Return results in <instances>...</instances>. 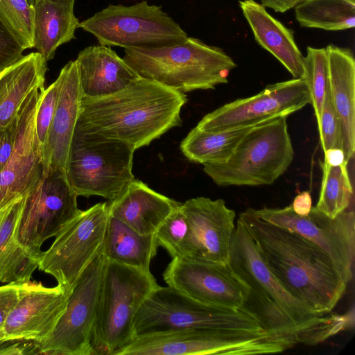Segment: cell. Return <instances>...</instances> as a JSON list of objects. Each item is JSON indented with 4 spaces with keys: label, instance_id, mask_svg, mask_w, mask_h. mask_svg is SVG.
<instances>
[{
    "label": "cell",
    "instance_id": "20",
    "mask_svg": "<svg viewBox=\"0 0 355 355\" xmlns=\"http://www.w3.org/2000/svg\"><path fill=\"white\" fill-rule=\"evenodd\" d=\"M57 107L45 143L42 145L45 173L65 172L70 144L79 116L82 92L76 60L61 69Z\"/></svg>",
    "mask_w": 355,
    "mask_h": 355
},
{
    "label": "cell",
    "instance_id": "27",
    "mask_svg": "<svg viewBox=\"0 0 355 355\" xmlns=\"http://www.w3.org/2000/svg\"><path fill=\"white\" fill-rule=\"evenodd\" d=\"M19 197L0 209V282H28L38 268L41 255L34 254L17 241L15 230L24 204Z\"/></svg>",
    "mask_w": 355,
    "mask_h": 355
},
{
    "label": "cell",
    "instance_id": "34",
    "mask_svg": "<svg viewBox=\"0 0 355 355\" xmlns=\"http://www.w3.org/2000/svg\"><path fill=\"white\" fill-rule=\"evenodd\" d=\"M180 205L169 214L155 233L159 246L164 248L172 258L183 257L189 232L187 220Z\"/></svg>",
    "mask_w": 355,
    "mask_h": 355
},
{
    "label": "cell",
    "instance_id": "12",
    "mask_svg": "<svg viewBox=\"0 0 355 355\" xmlns=\"http://www.w3.org/2000/svg\"><path fill=\"white\" fill-rule=\"evenodd\" d=\"M260 218L294 232L322 248L331 258L336 270L347 284L353 278L355 257V214L345 210L331 218L312 207L307 216L294 212L291 205L284 208L255 209Z\"/></svg>",
    "mask_w": 355,
    "mask_h": 355
},
{
    "label": "cell",
    "instance_id": "41",
    "mask_svg": "<svg viewBox=\"0 0 355 355\" xmlns=\"http://www.w3.org/2000/svg\"><path fill=\"white\" fill-rule=\"evenodd\" d=\"M324 164L331 166L347 165L345 155L341 148H329L324 151Z\"/></svg>",
    "mask_w": 355,
    "mask_h": 355
},
{
    "label": "cell",
    "instance_id": "10",
    "mask_svg": "<svg viewBox=\"0 0 355 355\" xmlns=\"http://www.w3.org/2000/svg\"><path fill=\"white\" fill-rule=\"evenodd\" d=\"M108 218L107 202L81 210L43 251L39 270L52 275L70 293L81 275L102 253Z\"/></svg>",
    "mask_w": 355,
    "mask_h": 355
},
{
    "label": "cell",
    "instance_id": "26",
    "mask_svg": "<svg viewBox=\"0 0 355 355\" xmlns=\"http://www.w3.org/2000/svg\"><path fill=\"white\" fill-rule=\"evenodd\" d=\"M76 0H35L34 48L46 62L57 49L75 38L80 21L74 15Z\"/></svg>",
    "mask_w": 355,
    "mask_h": 355
},
{
    "label": "cell",
    "instance_id": "35",
    "mask_svg": "<svg viewBox=\"0 0 355 355\" xmlns=\"http://www.w3.org/2000/svg\"><path fill=\"white\" fill-rule=\"evenodd\" d=\"M60 89V78L46 89L42 90L35 116V128L38 139L43 145L48 137L51 125L58 104Z\"/></svg>",
    "mask_w": 355,
    "mask_h": 355
},
{
    "label": "cell",
    "instance_id": "11",
    "mask_svg": "<svg viewBox=\"0 0 355 355\" xmlns=\"http://www.w3.org/2000/svg\"><path fill=\"white\" fill-rule=\"evenodd\" d=\"M65 172L49 171L24 198L15 239L28 251L41 255V247L81 210Z\"/></svg>",
    "mask_w": 355,
    "mask_h": 355
},
{
    "label": "cell",
    "instance_id": "21",
    "mask_svg": "<svg viewBox=\"0 0 355 355\" xmlns=\"http://www.w3.org/2000/svg\"><path fill=\"white\" fill-rule=\"evenodd\" d=\"M75 60L83 97L98 98L112 94L140 78L110 46L86 47Z\"/></svg>",
    "mask_w": 355,
    "mask_h": 355
},
{
    "label": "cell",
    "instance_id": "7",
    "mask_svg": "<svg viewBox=\"0 0 355 355\" xmlns=\"http://www.w3.org/2000/svg\"><path fill=\"white\" fill-rule=\"evenodd\" d=\"M130 144L75 130L65 175L78 196L114 200L134 179Z\"/></svg>",
    "mask_w": 355,
    "mask_h": 355
},
{
    "label": "cell",
    "instance_id": "8",
    "mask_svg": "<svg viewBox=\"0 0 355 355\" xmlns=\"http://www.w3.org/2000/svg\"><path fill=\"white\" fill-rule=\"evenodd\" d=\"M185 329L266 333L245 311L205 304L171 286L159 285L140 306L133 325L135 338Z\"/></svg>",
    "mask_w": 355,
    "mask_h": 355
},
{
    "label": "cell",
    "instance_id": "28",
    "mask_svg": "<svg viewBox=\"0 0 355 355\" xmlns=\"http://www.w3.org/2000/svg\"><path fill=\"white\" fill-rule=\"evenodd\" d=\"M158 247L155 234H141L109 214L102 249L106 260L150 272V261Z\"/></svg>",
    "mask_w": 355,
    "mask_h": 355
},
{
    "label": "cell",
    "instance_id": "45",
    "mask_svg": "<svg viewBox=\"0 0 355 355\" xmlns=\"http://www.w3.org/2000/svg\"><path fill=\"white\" fill-rule=\"evenodd\" d=\"M304 0H293L295 6Z\"/></svg>",
    "mask_w": 355,
    "mask_h": 355
},
{
    "label": "cell",
    "instance_id": "23",
    "mask_svg": "<svg viewBox=\"0 0 355 355\" xmlns=\"http://www.w3.org/2000/svg\"><path fill=\"white\" fill-rule=\"evenodd\" d=\"M181 202L164 196L143 182L134 179L108 203L109 214L129 225L138 233L153 234Z\"/></svg>",
    "mask_w": 355,
    "mask_h": 355
},
{
    "label": "cell",
    "instance_id": "15",
    "mask_svg": "<svg viewBox=\"0 0 355 355\" xmlns=\"http://www.w3.org/2000/svg\"><path fill=\"white\" fill-rule=\"evenodd\" d=\"M310 103L303 78H293L267 85L256 95L238 98L207 114L196 128L218 131L256 124L288 115Z\"/></svg>",
    "mask_w": 355,
    "mask_h": 355
},
{
    "label": "cell",
    "instance_id": "14",
    "mask_svg": "<svg viewBox=\"0 0 355 355\" xmlns=\"http://www.w3.org/2000/svg\"><path fill=\"white\" fill-rule=\"evenodd\" d=\"M105 262L101 253L81 275L53 332L38 345L37 354L95 355L93 330Z\"/></svg>",
    "mask_w": 355,
    "mask_h": 355
},
{
    "label": "cell",
    "instance_id": "25",
    "mask_svg": "<svg viewBox=\"0 0 355 355\" xmlns=\"http://www.w3.org/2000/svg\"><path fill=\"white\" fill-rule=\"evenodd\" d=\"M46 71V60L32 52L0 73V129L17 118L30 93L44 89Z\"/></svg>",
    "mask_w": 355,
    "mask_h": 355
},
{
    "label": "cell",
    "instance_id": "40",
    "mask_svg": "<svg viewBox=\"0 0 355 355\" xmlns=\"http://www.w3.org/2000/svg\"><path fill=\"white\" fill-rule=\"evenodd\" d=\"M291 207L295 214L300 216H307L312 208L311 193L307 191L298 193L294 198Z\"/></svg>",
    "mask_w": 355,
    "mask_h": 355
},
{
    "label": "cell",
    "instance_id": "44",
    "mask_svg": "<svg viewBox=\"0 0 355 355\" xmlns=\"http://www.w3.org/2000/svg\"><path fill=\"white\" fill-rule=\"evenodd\" d=\"M27 1H28V3H29L30 6H33L35 0H27Z\"/></svg>",
    "mask_w": 355,
    "mask_h": 355
},
{
    "label": "cell",
    "instance_id": "38",
    "mask_svg": "<svg viewBox=\"0 0 355 355\" xmlns=\"http://www.w3.org/2000/svg\"><path fill=\"white\" fill-rule=\"evenodd\" d=\"M24 284H6L0 286V328L10 311L18 302L24 288Z\"/></svg>",
    "mask_w": 355,
    "mask_h": 355
},
{
    "label": "cell",
    "instance_id": "9",
    "mask_svg": "<svg viewBox=\"0 0 355 355\" xmlns=\"http://www.w3.org/2000/svg\"><path fill=\"white\" fill-rule=\"evenodd\" d=\"M78 28L92 34L100 45L124 49L172 45L188 37L161 6L146 1L132 6L110 5L80 22Z\"/></svg>",
    "mask_w": 355,
    "mask_h": 355
},
{
    "label": "cell",
    "instance_id": "5",
    "mask_svg": "<svg viewBox=\"0 0 355 355\" xmlns=\"http://www.w3.org/2000/svg\"><path fill=\"white\" fill-rule=\"evenodd\" d=\"M287 116L262 121L240 140L227 161L203 164V171L220 187L273 184L291 165L294 150Z\"/></svg>",
    "mask_w": 355,
    "mask_h": 355
},
{
    "label": "cell",
    "instance_id": "16",
    "mask_svg": "<svg viewBox=\"0 0 355 355\" xmlns=\"http://www.w3.org/2000/svg\"><path fill=\"white\" fill-rule=\"evenodd\" d=\"M167 286L201 303L239 309L248 296V286L229 263L172 258L163 273Z\"/></svg>",
    "mask_w": 355,
    "mask_h": 355
},
{
    "label": "cell",
    "instance_id": "42",
    "mask_svg": "<svg viewBox=\"0 0 355 355\" xmlns=\"http://www.w3.org/2000/svg\"><path fill=\"white\" fill-rule=\"evenodd\" d=\"M265 7L277 12H284L295 6L293 0H260Z\"/></svg>",
    "mask_w": 355,
    "mask_h": 355
},
{
    "label": "cell",
    "instance_id": "18",
    "mask_svg": "<svg viewBox=\"0 0 355 355\" xmlns=\"http://www.w3.org/2000/svg\"><path fill=\"white\" fill-rule=\"evenodd\" d=\"M180 209L189 226L182 257L227 263L235 211L223 199L202 196L186 200Z\"/></svg>",
    "mask_w": 355,
    "mask_h": 355
},
{
    "label": "cell",
    "instance_id": "31",
    "mask_svg": "<svg viewBox=\"0 0 355 355\" xmlns=\"http://www.w3.org/2000/svg\"><path fill=\"white\" fill-rule=\"evenodd\" d=\"M347 166L321 165L322 178L315 207L331 218L348 209L351 203L353 188Z\"/></svg>",
    "mask_w": 355,
    "mask_h": 355
},
{
    "label": "cell",
    "instance_id": "33",
    "mask_svg": "<svg viewBox=\"0 0 355 355\" xmlns=\"http://www.w3.org/2000/svg\"><path fill=\"white\" fill-rule=\"evenodd\" d=\"M0 21L24 50L34 47L33 8L27 0H0Z\"/></svg>",
    "mask_w": 355,
    "mask_h": 355
},
{
    "label": "cell",
    "instance_id": "30",
    "mask_svg": "<svg viewBox=\"0 0 355 355\" xmlns=\"http://www.w3.org/2000/svg\"><path fill=\"white\" fill-rule=\"evenodd\" d=\"M294 8L302 27L341 31L355 26V0H304Z\"/></svg>",
    "mask_w": 355,
    "mask_h": 355
},
{
    "label": "cell",
    "instance_id": "19",
    "mask_svg": "<svg viewBox=\"0 0 355 355\" xmlns=\"http://www.w3.org/2000/svg\"><path fill=\"white\" fill-rule=\"evenodd\" d=\"M69 293L60 285L46 287L26 282L21 297L2 327L3 340L32 342L39 345L53 332L66 307Z\"/></svg>",
    "mask_w": 355,
    "mask_h": 355
},
{
    "label": "cell",
    "instance_id": "6",
    "mask_svg": "<svg viewBox=\"0 0 355 355\" xmlns=\"http://www.w3.org/2000/svg\"><path fill=\"white\" fill-rule=\"evenodd\" d=\"M228 263L248 286L275 302L301 328L308 345H316L349 327L347 315L318 313L291 295L259 256L254 241L238 219L232 236Z\"/></svg>",
    "mask_w": 355,
    "mask_h": 355
},
{
    "label": "cell",
    "instance_id": "39",
    "mask_svg": "<svg viewBox=\"0 0 355 355\" xmlns=\"http://www.w3.org/2000/svg\"><path fill=\"white\" fill-rule=\"evenodd\" d=\"M17 134V116L0 129V171L3 170L12 153Z\"/></svg>",
    "mask_w": 355,
    "mask_h": 355
},
{
    "label": "cell",
    "instance_id": "13",
    "mask_svg": "<svg viewBox=\"0 0 355 355\" xmlns=\"http://www.w3.org/2000/svg\"><path fill=\"white\" fill-rule=\"evenodd\" d=\"M264 348L257 333L185 329L137 336L115 355H252Z\"/></svg>",
    "mask_w": 355,
    "mask_h": 355
},
{
    "label": "cell",
    "instance_id": "22",
    "mask_svg": "<svg viewBox=\"0 0 355 355\" xmlns=\"http://www.w3.org/2000/svg\"><path fill=\"white\" fill-rule=\"evenodd\" d=\"M325 49L329 95L340 120L341 148L348 163L355 152V59L350 49L334 44Z\"/></svg>",
    "mask_w": 355,
    "mask_h": 355
},
{
    "label": "cell",
    "instance_id": "1",
    "mask_svg": "<svg viewBox=\"0 0 355 355\" xmlns=\"http://www.w3.org/2000/svg\"><path fill=\"white\" fill-rule=\"evenodd\" d=\"M239 220L282 286L313 311L327 314L345 293L347 284L330 257L301 235L268 223L248 208Z\"/></svg>",
    "mask_w": 355,
    "mask_h": 355
},
{
    "label": "cell",
    "instance_id": "43",
    "mask_svg": "<svg viewBox=\"0 0 355 355\" xmlns=\"http://www.w3.org/2000/svg\"><path fill=\"white\" fill-rule=\"evenodd\" d=\"M3 343L2 329L0 328V346Z\"/></svg>",
    "mask_w": 355,
    "mask_h": 355
},
{
    "label": "cell",
    "instance_id": "2",
    "mask_svg": "<svg viewBox=\"0 0 355 355\" xmlns=\"http://www.w3.org/2000/svg\"><path fill=\"white\" fill-rule=\"evenodd\" d=\"M184 93L140 77L124 89L83 97L75 130L125 142L135 150L180 126Z\"/></svg>",
    "mask_w": 355,
    "mask_h": 355
},
{
    "label": "cell",
    "instance_id": "17",
    "mask_svg": "<svg viewBox=\"0 0 355 355\" xmlns=\"http://www.w3.org/2000/svg\"><path fill=\"white\" fill-rule=\"evenodd\" d=\"M43 89H36L30 93L18 112L15 146L0 171V209L26 196L45 173L42 145L35 128L36 111Z\"/></svg>",
    "mask_w": 355,
    "mask_h": 355
},
{
    "label": "cell",
    "instance_id": "29",
    "mask_svg": "<svg viewBox=\"0 0 355 355\" xmlns=\"http://www.w3.org/2000/svg\"><path fill=\"white\" fill-rule=\"evenodd\" d=\"M258 123L218 131L195 127L181 141L180 148L191 162L202 165L223 163L231 156L242 137Z\"/></svg>",
    "mask_w": 355,
    "mask_h": 355
},
{
    "label": "cell",
    "instance_id": "32",
    "mask_svg": "<svg viewBox=\"0 0 355 355\" xmlns=\"http://www.w3.org/2000/svg\"><path fill=\"white\" fill-rule=\"evenodd\" d=\"M304 77L317 121L329 87V67L325 48L308 46L304 57Z\"/></svg>",
    "mask_w": 355,
    "mask_h": 355
},
{
    "label": "cell",
    "instance_id": "4",
    "mask_svg": "<svg viewBox=\"0 0 355 355\" xmlns=\"http://www.w3.org/2000/svg\"><path fill=\"white\" fill-rule=\"evenodd\" d=\"M158 286L150 272L105 259L93 330L95 355H115L135 338L136 314Z\"/></svg>",
    "mask_w": 355,
    "mask_h": 355
},
{
    "label": "cell",
    "instance_id": "24",
    "mask_svg": "<svg viewBox=\"0 0 355 355\" xmlns=\"http://www.w3.org/2000/svg\"><path fill=\"white\" fill-rule=\"evenodd\" d=\"M239 6L257 43L275 56L293 78H303L304 56L295 42L293 31L254 0L239 1Z\"/></svg>",
    "mask_w": 355,
    "mask_h": 355
},
{
    "label": "cell",
    "instance_id": "3",
    "mask_svg": "<svg viewBox=\"0 0 355 355\" xmlns=\"http://www.w3.org/2000/svg\"><path fill=\"white\" fill-rule=\"evenodd\" d=\"M123 58L140 77L184 94L227 83L237 66L222 49L190 37L172 45L126 48Z\"/></svg>",
    "mask_w": 355,
    "mask_h": 355
},
{
    "label": "cell",
    "instance_id": "36",
    "mask_svg": "<svg viewBox=\"0 0 355 355\" xmlns=\"http://www.w3.org/2000/svg\"><path fill=\"white\" fill-rule=\"evenodd\" d=\"M317 122L323 151L329 148H341L340 120L332 105L329 87L324 96L320 119Z\"/></svg>",
    "mask_w": 355,
    "mask_h": 355
},
{
    "label": "cell",
    "instance_id": "37",
    "mask_svg": "<svg viewBox=\"0 0 355 355\" xmlns=\"http://www.w3.org/2000/svg\"><path fill=\"white\" fill-rule=\"evenodd\" d=\"M24 49L0 21V73L20 60Z\"/></svg>",
    "mask_w": 355,
    "mask_h": 355
}]
</instances>
